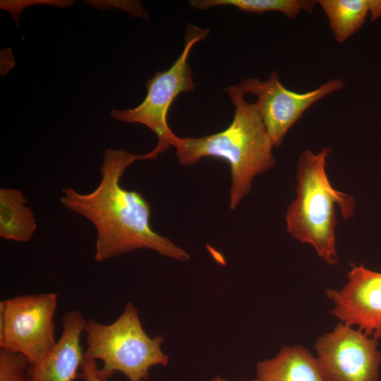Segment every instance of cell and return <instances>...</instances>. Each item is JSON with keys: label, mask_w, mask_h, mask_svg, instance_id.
I'll return each instance as SVG.
<instances>
[{"label": "cell", "mask_w": 381, "mask_h": 381, "mask_svg": "<svg viewBox=\"0 0 381 381\" xmlns=\"http://www.w3.org/2000/svg\"><path fill=\"white\" fill-rule=\"evenodd\" d=\"M156 157L152 150L142 155L122 149L106 150L100 167L101 180L95 189L86 194L70 188L62 190L61 203L95 226L97 262L136 249L153 250L181 261L190 258L183 249L152 229L151 206L144 196L138 191L123 188L120 183L133 163Z\"/></svg>", "instance_id": "1"}, {"label": "cell", "mask_w": 381, "mask_h": 381, "mask_svg": "<svg viewBox=\"0 0 381 381\" xmlns=\"http://www.w3.org/2000/svg\"><path fill=\"white\" fill-rule=\"evenodd\" d=\"M226 91L234 106L231 123L223 131L199 138L175 135L173 147L183 166L198 163L202 158L214 157L229 165L231 186L229 207L235 210L251 190L253 179L276 163L274 143L254 104L248 103L238 85Z\"/></svg>", "instance_id": "2"}, {"label": "cell", "mask_w": 381, "mask_h": 381, "mask_svg": "<svg viewBox=\"0 0 381 381\" xmlns=\"http://www.w3.org/2000/svg\"><path fill=\"white\" fill-rule=\"evenodd\" d=\"M330 147L318 154L306 150L297 162L296 198L286 214L287 231L301 243L310 244L318 256L329 265L339 262L336 250L335 206L339 205L344 219L354 212L355 199L334 189L327 177L326 159Z\"/></svg>", "instance_id": "3"}, {"label": "cell", "mask_w": 381, "mask_h": 381, "mask_svg": "<svg viewBox=\"0 0 381 381\" xmlns=\"http://www.w3.org/2000/svg\"><path fill=\"white\" fill-rule=\"evenodd\" d=\"M84 332L87 345L84 358L102 361L97 372L102 381L118 372L130 381L146 380L151 367L169 363L161 349L163 337L151 338L145 333L138 312L130 302L114 322L102 325L89 320Z\"/></svg>", "instance_id": "4"}, {"label": "cell", "mask_w": 381, "mask_h": 381, "mask_svg": "<svg viewBox=\"0 0 381 381\" xmlns=\"http://www.w3.org/2000/svg\"><path fill=\"white\" fill-rule=\"evenodd\" d=\"M209 32L208 28L188 25L180 56L169 68L157 71L147 81V95L143 102L133 109L111 111V116L119 121L140 123L151 130L157 138V144L152 150L157 156L173 146L176 134L168 124V112L179 95L194 90L188 56L194 45L205 39Z\"/></svg>", "instance_id": "5"}, {"label": "cell", "mask_w": 381, "mask_h": 381, "mask_svg": "<svg viewBox=\"0 0 381 381\" xmlns=\"http://www.w3.org/2000/svg\"><path fill=\"white\" fill-rule=\"evenodd\" d=\"M57 294L18 296L0 302V348L40 362L56 344Z\"/></svg>", "instance_id": "6"}, {"label": "cell", "mask_w": 381, "mask_h": 381, "mask_svg": "<svg viewBox=\"0 0 381 381\" xmlns=\"http://www.w3.org/2000/svg\"><path fill=\"white\" fill-rule=\"evenodd\" d=\"M378 339L341 322L318 337L317 360L326 381H377Z\"/></svg>", "instance_id": "7"}, {"label": "cell", "mask_w": 381, "mask_h": 381, "mask_svg": "<svg viewBox=\"0 0 381 381\" xmlns=\"http://www.w3.org/2000/svg\"><path fill=\"white\" fill-rule=\"evenodd\" d=\"M238 85L244 95L256 96L255 104L274 145L279 147L289 130L310 106L325 96L344 88V83L341 79L335 78L311 91L296 92L286 88L277 73L273 71L266 80L248 78Z\"/></svg>", "instance_id": "8"}, {"label": "cell", "mask_w": 381, "mask_h": 381, "mask_svg": "<svg viewBox=\"0 0 381 381\" xmlns=\"http://www.w3.org/2000/svg\"><path fill=\"white\" fill-rule=\"evenodd\" d=\"M348 280L339 289H327L332 314L341 323L358 327L368 337L381 338V272L352 264Z\"/></svg>", "instance_id": "9"}, {"label": "cell", "mask_w": 381, "mask_h": 381, "mask_svg": "<svg viewBox=\"0 0 381 381\" xmlns=\"http://www.w3.org/2000/svg\"><path fill=\"white\" fill-rule=\"evenodd\" d=\"M87 320L73 310L62 319L63 332L52 349L38 363L29 366L28 381H74L84 359L80 337Z\"/></svg>", "instance_id": "10"}, {"label": "cell", "mask_w": 381, "mask_h": 381, "mask_svg": "<svg viewBox=\"0 0 381 381\" xmlns=\"http://www.w3.org/2000/svg\"><path fill=\"white\" fill-rule=\"evenodd\" d=\"M259 381H326L317 358L301 345L283 347L256 365Z\"/></svg>", "instance_id": "11"}, {"label": "cell", "mask_w": 381, "mask_h": 381, "mask_svg": "<svg viewBox=\"0 0 381 381\" xmlns=\"http://www.w3.org/2000/svg\"><path fill=\"white\" fill-rule=\"evenodd\" d=\"M337 42L343 43L363 25L368 13L372 20L381 16V0H320Z\"/></svg>", "instance_id": "12"}, {"label": "cell", "mask_w": 381, "mask_h": 381, "mask_svg": "<svg viewBox=\"0 0 381 381\" xmlns=\"http://www.w3.org/2000/svg\"><path fill=\"white\" fill-rule=\"evenodd\" d=\"M21 190L0 189V236L18 242H28L37 229L36 218Z\"/></svg>", "instance_id": "13"}, {"label": "cell", "mask_w": 381, "mask_h": 381, "mask_svg": "<svg viewBox=\"0 0 381 381\" xmlns=\"http://www.w3.org/2000/svg\"><path fill=\"white\" fill-rule=\"evenodd\" d=\"M317 4L312 0H192L189 4L198 10L220 6H230L252 13L279 11L294 19L302 11L311 12Z\"/></svg>", "instance_id": "14"}, {"label": "cell", "mask_w": 381, "mask_h": 381, "mask_svg": "<svg viewBox=\"0 0 381 381\" xmlns=\"http://www.w3.org/2000/svg\"><path fill=\"white\" fill-rule=\"evenodd\" d=\"M28 359L22 353L0 349V381H28Z\"/></svg>", "instance_id": "15"}, {"label": "cell", "mask_w": 381, "mask_h": 381, "mask_svg": "<svg viewBox=\"0 0 381 381\" xmlns=\"http://www.w3.org/2000/svg\"><path fill=\"white\" fill-rule=\"evenodd\" d=\"M97 372L98 367L95 361L84 358L80 366V377L85 381H102Z\"/></svg>", "instance_id": "16"}, {"label": "cell", "mask_w": 381, "mask_h": 381, "mask_svg": "<svg viewBox=\"0 0 381 381\" xmlns=\"http://www.w3.org/2000/svg\"><path fill=\"white\" fill-rule=\"evenodd\" d=\"M211 381H227V380L224 379V378H222L219 376H217V377H214ZM250 381H259V380L258 378H256V379L250 380Z\"/></svg>", "instance_id": "17"}]
</instances>
